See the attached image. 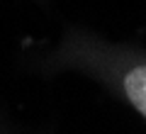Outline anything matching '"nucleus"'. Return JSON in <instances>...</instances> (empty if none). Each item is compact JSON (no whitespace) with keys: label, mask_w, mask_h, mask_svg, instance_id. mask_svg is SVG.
Listing matches in <instances>:
<instances>
[{"label":"nucleus","mask_w":146,"mask_h":134,"mask_svg":"<svg viewBox=\"0 0 146 134\" xmlns=\"http://www.w3.org/2000/svg\"><path fill=\"white\" fill-rule=\"evenodd\" d=\"M122 88H124V95L136 110L146 117V66H134L124 73V81H122Z\"/></svg>","instance_id":"nucleus-1"}]
</instances>
